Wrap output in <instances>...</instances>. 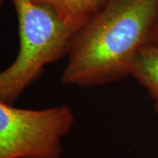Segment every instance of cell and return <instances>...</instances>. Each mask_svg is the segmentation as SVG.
<instances>
[{
    "label": "cell",
    "instance_id": "6da1fadb",
    "mask_svg": "<svg viewBox=\"0 0 158 158\" xmlns=\"http://www.w3.org/2000/svg\"><path fill=\"white\" fill-rule=\"evenodd\" d=\"M157 12L158 0H106L74 34L62 83L90 88L130 77Z\"/></svg>",
    "mask_w": 158,
    "mask_h": 158
},
{
    "label": "cell",
    "instance_id": "7a4b0ae2",
    "mask_svg": "<svg viewBox=\"0 0 158 158\" xmlns=\"http://www.w3.org/2000/svg\"><path fill=\"white\" fill-rule=\"evenodd\" d=\"M19 24V48L14 62L0 71V102L14 106L42 75L47 65L67 57L77 27L49 6L35 0H11Z\"/></svg>",
    "mask_w": 158,
    "mask_h": 158
},
{
    "label": "cell",
    "instance_id": "3957f363",
    "mask_svg": "<svg viewBox=\"0 0 158 158\" xmlns=\"http://www.w3.org/2000/svg\"><path fill=\"white\" fill-rule=\"evenodd\" d=\"M74 122L65 105L34 110L0 102V158H60Z\"/></svg>",
    "mask_w": 158,
    "mask_h": 158
},
{
    "label": "cell",
    "instance_id": "277c9868",
    "mask_svg": "<svg viewBox=\"0 0 158 158\" xmlns=\"http://www.w3.org/2000/svg\"><path fill=\"white\" fill-rule=\"evenodd\" d=\"M147 90L158 113V46L148 44L139 52L131 76Z\"/></svg>",
    "mask_w": 158,
    "mask_h": 158
},
{
    "label": "cell",
    "instance_id": "5b68a950",
    "mask_svg": "<svg viewBox=\"0 0 158 158\" xmlns=\"http://www.w3.org/2000/svg\"><path fill=\"white\" fill-rule=\"evenodd\" d=\"M52 7L66 23L83 27L106 0H35Z\"/></svg>",
    "mask_w": 158,
    "mask_h": 158
},
{
    "label": "cell",
    "instance_id": "8992f818",
    "mask_svg": "<svg viewBox=\"0 0 158 158\" xmlns=\"http://www.w3.org/2000/svg\"><path fill=\"white\" fill-rule=\"evenodd\" d=\"M148 44L158 46V12L148 38Z\"/></svg>",
    "mask_w": 158,
    "mask_h": 158
},
{
    "label": "cell",
    "instance_id": "52a82bcc",
    "mask_svg": "<svg viewBox=\"0 0 158 158\" xmlns=\"http://www.w3.org/2000/svg\"><path fill=\"white\" fill-rule=\"evenodd\" d=\"M4 1H5V0H0V8H1L2 5L4 4Z\"/></svg>",
    "mask_w": 158,
    "mask_h": 158
}]
</instances>
